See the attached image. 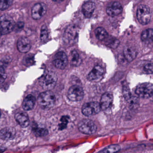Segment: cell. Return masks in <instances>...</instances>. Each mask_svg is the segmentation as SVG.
<instances>
[{"mask_svg":"<svg viewBox=\"0 0 153 153\" xmlns=\"http://www.w3.org/2000/svg\"><path fill=\"white\" fill-rule=\"evenodd\" d=\"M58 80L57 75L52 71H46L39 79L41 86L46 90H51L55 87Z\"/></svg>","mask_w":153,"mask_h":153,"instance_id":"obj_1","label":"cell"},{"mask_svg":"<svg viewBox=\"0 0 153 153\" xmlns=\"http://www.w3.org/2000/svg\"><path fill=\"white\" fill-rule=\"evenodd\" d=\"M79 29L74 25L68 26L65 29L63 36V42L68 45H72L77 42Z\"/></svg>","mask_w":153,"mask_h":153,"instance_id":"obj_2","label":"cell"},{"mask_svg":"<svg viewBox=\"0 0 153 153\" xmlns=\"http://www.w3.org/2000/svg\"><path fill=\"white\" fill-rule=\"evenodd\" d=\"M16 23L13 19L9 15H4L1 17L0 30L1 35L10 33L14 30Z\"/></svg>","mask_w":153,"mask_h":153,"instance_id":"obj_3","label":"cell"},{"mask_svg":"<svg viewBox=\"0 0 153 153\" xmlns=\"http://www.w3.org/2000/svg\"><path fill=\"white\" fill-rule=\"evenodd\" d=\"M55 102V96L50 90L41 93L38 96V104L43 108L46 109L52 107Z\"/></svg>","mask_w":153,"mask_h":153,"instance_id":"obj_4","label":"cell"},{"mask_svg":"<svg viewBox=\"0 0 153 153\" xmlns=\"http://www.w3.org/2000/svg\"><path fill=\"white\" fill-rule=\"evenodd\" d=\"M135 92L137 95L140 98H150L153 96V85L149 83L140 84L136 88Z\"/></svg>","mask_w":153,"mask_h":153,"instance_id":"obj_5","label":"cell"},{"mask_svg":"<svg viewBox=\"0 0 153 153\" xmlns=\"http://www.w3.org/2000/svg\"><path fill=\"white\" fill-rule=\"evenodd\" d=\"M137 16L138 20L142 25H146L150 22L151 13L148 7L140 5L137 9Z\"/></svg>","mask_w":153,"mask_h":153,"instance_id":"obj_6","label":"cell"},{"mask_svg":"<svg viewBox=\"0 0 153 153\" xmlns=\"http://www.w3.org/2000/svg\"><path fill=\"white\" fill-rule=\"evenodd\" d=\"M78 129L84 134L91 135L96 132L97 127L93 121L89 119H84L79 123Z\"/></svg>","mask_w":153,"mask_h":153,"instance_id":"obj_7","label":"cell"},{"mask_svg":"<svg viewBox=\"0 0 153 153\" xmlns=\"http://www.w3.org/2000/svg\"><path fill=\"white\" fill-rule=\"evenodd\" d=\"M102 110L100 103L96 102L85 103L82 106V112L85 116H89L98 113Z\"/></svg>","mask_w":153,"mask_h":153,"instance_id":"obj_8","label":"cell"},{"mask_svg":"<svg viewBox=\"0 0 153 153\" xmlns=\"http://www.w3.org/2000/svg\"><path fill=\"white\" fill-rule=\"evenodd\" d=\"M83 88L78 85H74L71 87L68 93V98L73 102L81 101L84 97Z\"/></svg>","mask_w":153,"mask_h":153,"instance_id":"obj_9","label":"cell"},{"mask_svg":"<svg viewBox=\"0 0 153 153\" xmlns=\"http://www.w3.org/2000/svg\"><path fill=\"white\" fill-rule=\"evenodd\" d=\"M53 63L57 68L63 70L68 63L67 54L64 52H59L55 54L53 61Z\"/></svg>","mask_w":153,"mask_h":153,"instance_id":"obj_10","label":"cell"},{"mask_svg":"<svg viewBox=\"0 0 153 153\" xmlns=\"http://www.w3.org/2000/svg\"><path fill=\"white\" fill-rule=\"evenodd\" d=\"M46 11L47 8L45 3H36L32 8V18L35 20L40 19L46 14Z\"/></svg>","mask_w":153,"mask_h":153,"instance_id":"obj_11","label":"cell"},{"mask_svg":"<svg viewBox=\"0 0 153 153\" xmlns=\"http://www.w3.org/2000/svg\"><path fill=\"white\" fill-rule=\"evenodd\" d=\"M17 48L18 51L22 53L28 52L31 48V43L27 37L23 36L19 39L17 42Z\"/></svg>","mask_w":153,"mask_h":153,"instance_id":"obj_12","label":"cell"},{"mask_svg":"<svg viewBox=\"0 0 153 153\" xmlns=\"http://www.w3.org/2000/svg\"><path fill=\"white\" fill-rule=\"evenodd\" d=\"M113 101L112 94L110 92H106L102 95L100 100V104L102 110H106L111 105Z\"/></svg>","mask_w":153,"mask_h":153,"instance_id":"obj_13","label":"cell"},{"mask_svg":"<svg viewBox=\"0 0 153 153\" xmlns=\"http://www.w3.org/2000/svg\"><path fill=\"white\" fill-rule=\"evenodd\" d=\"M104 71L100 65L95 66L87 76V79L89 81H95L101 77L103 75Z\"/></svg>","mask_w":153,"mask_h":153,"instance_id":"obj_14","label":"cell"},{"mask_svg":"<svg viewBox=\"0 0 153 153\" xmlns=\"http://www.w3.org/2000/svg\"><path fill=\"white\" fill-rule=\"evenodd\" d=\"M122 7L120 3L114 2L107 7L106 12L110 16L114 17L120 15L122 12Z\"/></svg>","mask_w":153,"mask_h":153,"instance_id":"obj_15","label":"cell"},{"mask_svg":"<svg viewBox=\"0 0 153 153\" xmlns=\"http://www.w3.org/2000/svg\"><path fill=\"white\" fill-rule=\"evenodd\" d=\"M15 119L17 122L22 128H25L29 125V119L26 113L21 111L17 113L15 115Z\"/></svg>","mask_w":153,"mask_h":153,"instance_id":"obj_16","label":"cell"},{"mask_svg":"<svg viewBox=\"0 0 153 153\" xmlns=\"http://www.w3.org/2000/svg\"><path fill=\"white\" fill-rule=\"evenodd\" d=\"M16 135V129L12 127L4 128L1 131L0 137L4 140H10L13 139Z\"/></svg>","mask_w":153,"mask_h":153,"instance_id":"obj_17","label":"cell"},{"mask_svg":"<svg viewBox=\"0 0 153 153\" xmlns=\"http://www.w3.org/2000/svg\"><path fill=\"white\" fill-rule=\"evenodd\" d=\"M95 4L92 1H88L82 6V12L87 18H89L92 16L95 9Z\"/></svg>","mask_w":153,"mask_h":153,"instance_id":"obj_18","label":"cell"},{"mask_svg":"<svg viewBox=\"0 0 153 153\" xmlns=\"http://www.w3.org/2000/svg\"><path fill=\"white\" fill-rule=\"evenodd\" d=\"M137 53V51L131 46H127L123 50L124 58L128 62H131L136 58Z\"/></svg>","mask_w":153,"mask_h":153,"instance_id":"obj_19","label":"cell"},{"mask_svg":"<svg viewBox=\"0 0 153 153\" xmlns=\"http://www.w3.org/2000/svg\"><path fill=\"white\" fill-rule=\"evenodd\" d=\"M35 102V97L32 95H28L24 99L22 107L25 111H30L33 108Z\"/></svg>","mask_w":153,"mask_h":153,"instance_id":"obj_20","label":"cell"},{"mask_svg":"<svg viewBox=\"0 0 153 153\" xmlns=\"http://www.w3.org/2000/svg\"><path fill=\"white\" fill-rule=\"evenodd\" d=\"M141 39L145 43L153 42V29H147L143 31L141 33Z\"/></svg>","mask_w":153,"mask_h":153,"instance_id":"obj_21","label":"cell"},{"mask_svg":"<svg viewBox=\"0 0 153 153\" xmlns=\"http://www.w3.org/2000/svg\"><path fill=\"white\" fill-rule=\"evenodd\" d=\"M95 33L97 38L100 41H104L109 36L106 30L102 27L97 28L95 31Z\"/></svg>","mask_w":153,"mask_h":153,"instance_id":"obj_22","label":"cell"},{"mask_svg":"<svg viewBox=\"0 0 153 153\" xmlns=\"http://www.w3.org/2000/svg\"><path fill=\"white\" fill-rule=\"evenodd\" d=\"M105 45L112 49H115L120 44V41L115 37L108 36L105 40Z\"/></svg>","mask_w":153,"mask_h":153,"instance_id":"obj_23","label":"cell"},{"mask_svg":"<svg viewBox=\"0 0 153 153\" xmlns=\"http://www.w3.org/2000/svg\"><path fill=\"white\" fill-rule=\"evenodd\" d=\"M34 134L37 137H43L48 133V131L45 128H41L38 126H35L33 128Z\"/></svg>","mask_w":153,"mask_h":153,"instance_id":"obj_24","label":"cell"},{"mask_svg":"<svg viewBox=\"0 0 153 153\" xmlns=\"http://www.w3.org/2000/svg\"><path fill=\"white\" fill-rule=\"evenodd\" d=\"M121 148L119 145H112L106 147L103 149L102 151H100L101 153H114L117 152L120 150Z\"/></svg>","mask_w":153,"mask_h":153,"instance_id":"obj_25","label":"cell"},{"mask_svg":"<svg viewBox=\"0 0 153 153\" xmlns=\"http://www.w3.org/2000/svg\"><path fill=\"white\" fill-rule=\"evenodd\" d=\"M71 64L73 66H77L80 63V59L77 52L73 51L71 53Z\"/></svg>","mask_w":153,"mask_h":153,"instance_id":"obj_26","label":"cell"},{"mask_svg":"<svg viewBox=\"0 0 153 153\" xmlns=\"http://www.w3.org/2000/svg\"><path fill=\"white\" fill-rule=\"evenodd\" d=\"M41 40L42 42H45L48 40L49 37V33L48 28L45 25L42 26L41 31Z\"/></svg>","mask_w":153,"mask_h":153,"instance_id":"obj_27","label":"cell"},{"mask_svg":"<svg viewBox=\"0 0 153 153\" xmlns=\"http://www.w3.org/2000/svg\"><path fill=\"white\" fill-rule=\"evenodd\" d=\"M14 0H1L0 9L5 10L8 8L13 3Z\"/></svg>","mask_w":153,"mask_h":153,"instance_id":"obj_28","label":"cell"},{"mask_svg":"<svg viewBox=\"0 0 153 153\" xmlns=\"http://www.w3.org/2000/svg\"><path fill=\"white\" fill-rule=\"evenodd\" d=\"M69 118L68 116H63L61 117L60 120V123L59 124V129L62 130L67 128V125L69 122Z\"/></svg>","mask_w":153,"mask_h":153,"instance_id":"obj_29","label":"cell"},{"mask_svg":"<svg viewBox=\"0 0 153 153\" xmlns=\"http://www.w3.org/2000/svg\"><path fill=\"white\" fill-rule=\"evenodd\" d=\"M143 71L146 74H153V63H148L145 64L143 67Z\"/></svg>","mask_w":153,"mask_h":153,"instance_id":"obj_30","label":"cell"},{"mask_svg":"<svg viewBox=\"0 0 153 153\" xmlns=\"http://www.w3.org/2000/svg\"><path fill=\"white\" fill-rule=\"evenodd\" d=\"M123 94L124 98L127 101H128L132 97L131 94L130 93V91L129 88L128 86L125 85H123Z\"/></svg>","mask_w":153,"mask_h":153,"instance_id":"obj_31","label":"cell"},{"mask_svg":"<svg viewBox=\"0 0 153 153\" xmlns=\"http://www.w3.org/2000/svg\"><path fill=\"white\" fill-rule=\"evenodd\" d=\"M24 63L26 65H32L34 62V58L33 54H28L24 58Z\"/></svg>","mask_w":153,"mask_h":153,"instance_id":"obj_32","label":"cell"},{"mask_svg":"<svg viewBox=\"0 0 153 153\" xmlns=\"http://www.w3.org/2000/svg\"><path fill=\"white\" fill-rule=\"evenodd\" d=\"M128 102L131 108H135L137 107L139 103L138 100L135 97L133 96L131 97V98L128 101Z\"/></svg>","mask_w":153,"mask_h":153,"instance_id":"obj_33","label":"cell"},{"mask_svg":"<svg viewBox=\"0 0 153 153\" xmlns=\"http://www.w3.org/2000/svg\"><path fill=\"white\" fill-rule=\"evenodd\" d=\"M25 24L23 22H19L16 24L14 30H15L16 32H19L21 31L24 28Z\"/></svg>","mask_w":153,"mask_h":153,"instance_id":"obj_34","label":"cell"},{"mask_svg":"<svg viewBox=\"0 0 153 153\" xmlns=\"http://www.w3.org/2000/svg\"><path fill=\"white\" fill-rule=\"evenodd\" d=\"M0 74H1L0 81H1V83H2L7 78V75H6V72H5V70H4V68L2 66L1 67Z\"/></svg>","mask_w":153,"mask_h":153,"instance_id":"obj_35","label":"cell"},{"mask_svg":"<svg viewBox=\"0 0 153 153\" xmlns=\"http://www.w3.org/2000/svg\"><path fill=\"white\" fill-rule=\"evenodd\" d=\"M53 1L55 2H61V1H62L63 0H53Z\"/></svg>","mask_w":153,"mask_h":153,"instance_id":"obj_36","label":"cell"}]
</instances>
